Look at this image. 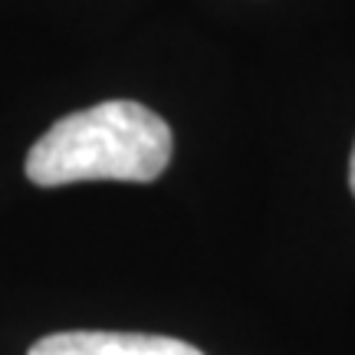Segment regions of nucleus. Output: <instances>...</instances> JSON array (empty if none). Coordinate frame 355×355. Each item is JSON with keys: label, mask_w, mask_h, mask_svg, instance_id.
<instances>
[{"label": "nucleus", "mask_w": 355, "mask_h": 355, "mask_svg": "<svg viewBox=\"0 0 355 355\" xmlns=\"http://www.w3.org/2000/svg\"><path fill=\"white\" fill-rule=\"evenodd\" d=\"M171 162V128L158 112L132 99H112L63 115L26 155L37 188L76 181H155Z\"/></svg>", "instance_id": "1"}, {"label": "nucleus", "mask_w": 355, "mask_h": 355, "mask_svg": "<svg viewBox=\"0 0 355 355\" xmlns=\"http://www.w3.org/2000/svg\"><path fill=\"white\" fill-rule=\"evenodd\" d=\"M30 355H204L191 343L148 332H53L30 345Z\"/></svg>", "instance_id": "2"}, {"label": "nucleus", "mask_w": 355, "mask_h": 355, "mask_svg": "<svg viewBox=\"0 0 355 355\" xmlns=\"http://www.w3.org/2000/svg\"><path fill=\"white\" fill-rule=\"evenodd\" d=\"M349 184H352V194H355V148H352V162H349Z\"/></svg>", "instance_id": "3"}]
</instances>
